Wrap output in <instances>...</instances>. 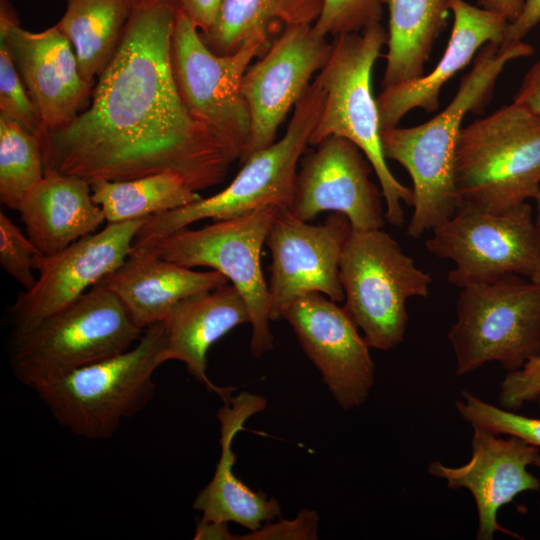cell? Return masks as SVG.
Instances as JSON below:
<instances>
[{"label": "cell", "mask_w": 540, "mask_h": 540, "mask_svg": "<svg viewBox=\"0 0 540 540\" xmlns=\"http://www.w3.org/2000/svg\"><path fill=\"white\" fill-rule=\"evenodd\" d=\"M175 0H131L120 42L91 100L68 125L41 133L45 173L128 180L172 172L195 191L236 160L187 109L171 56Z\"/></svg>", "instance_id": "6da1fadb"}, {"label": "cell", "mask_w": 540, "mask_h": 540, "mask_svg": "<svg viewBox=\"0 0 540 540\" xmlns=\"http://www.w3.org/2000/svg\"><path fill=\"white\" fill-rule=\"evenodd\" d=\"M533 53V47L523 41L505 48L494 43L484 45L472 69L461 79L456 95L439 114L418 126L382 131L386 159L402 165L413 184L414 210L406 230L408 236L418 239L456 213L455 150L463 119L487 104L510 61Z\"/></svg>", "instance_id": "7a4b0ae2"}, {"label": "cell", "mask_w": 540, "mask_h": 540, "mask_svg": "<svg viewBox=\"0 0 540 540\" xmlns=\"http://www.w3.org/2000/svg\"><path fill=\"white\" fill-rule=\"evenodd\" d=\"M388 33L381 23L361 32L335 36L325 66L314 79L324 91V103L309 144L330 136L353 142L370 162L385 201V219L394 226L404 222L402 203L413 205L412 189L392 174L383 152L372 70Z\"/></svg>", "instance_id": "3957f363"}, {"label": "cell", "mask_w": 540, "mask_h": 540, "mask_svg": "<svg viewBox=\"0 0 540 540\" xmlns=\"http://www.w3.org/2000/svg\"><path fill=\"white\" fill-rule=\"evenodd\" d=\"M164 322L144 329L125 352L84 366L34 391L55 420L76 436L109 439L121 421L139 413L155 394L153 374L167 362Z\"/></svg>", "instance_id": "277c9868"}, {"label": "cell", "mask_w": 540, "mask_h": 540, "mask_svg": "<svg viewBox=\"0 0 540 540\" xmlns=\"http://www.w3.org/2000/svg\"><path fill=\"white\" fill-rule=\"evenodd\" d=\"M457 211L501 212L540 188V116L511 103L462 127L455 150Z\"/></svg>", "instance_id": "5b68a950"}, {"label": "cell", "mask_w": 540, "mask_h": 540, "mask_svg": "<svg viewBox=\"0 0 540 540\" xmlns=\"http://www.w3.org/2000/svg\"><path fill=\"white\" fill-rule=\"evenodd\" d=\"M143 331L118 297L98 283L32 328L15 333L11 367L19 381L35 390L127 351Z\"/></svg>", "instance_id": "8992f818"}, {"label": "cell", "mask_w": 540, "mask_h": 540, "mask_svg": "<svg viewBox=\"0 0 540 540\" xmlns=\"http://www.w3.org/2000/svg\"><path fill=\"white\" fill-rule=\"evenodd\" d=\"M323 103L324 91L314 80L296 103L280 140L251 154L222 191L147 218L136 234L133 247L161 239L202 219H229L268 206L289 210L295 196L297 165L309 144Z\"/></svg>", "instance_id": "52a82bcc"}, {"label": "cell", "mask_w": 540, "mask_h": 540, "mask_svg": "<svg viewBox=\"0 0 540 540\" xmlns=\"http://www.w3.org/2000/svg\"><path fill=\"white\" fill-rule=\"evenodd\" d=\"M339 277L345 311L369 347L384 351L403 341L407 300L428 296L432 282L431 275L381 228L351 231L342 250Z\"/></svg>", "instance_id": "ba28073f"}, {"label": "cell", "mask_w": 540, "mask_h": 540, "mask_svg": "<svg viewBox=\"0 0 540 540\" xmlns=\"http://www.w3.org/2000/svg\"><path fill=\"white\" fill-rule=\"evenodd\" d=\"M279 210L268 206L197 230L184 228L133 249L188 268L207 267L222 273L248 306L250 350L260 357L271 351L274 343L261 251Z\"/></svg>", "instance_id": "9c48e42d"}, {"label": "cell", "mask_w": 540, "mask_h": 540, "mask_svg": "<svg viewBox=\"0 0 540 540\" xmlns=\"http://www.w3.org/2000/svg\"><path fill=\"white\" fill-rule=\"evenodd\" d=\"M521 277L461 288L448 333L458 376L493 361L514 371L540 355V285Z\"/></svg>", "instance_id": "30bf717a"}, {"label": "cell", "mask_w": 540, "mask_h": 540, "mask_svg": "<svg viewBox=\"0 0 540 540\" xmlns=\"http://www.w3.org/2000/svg\"><path fill=\"white\" fill-rule=\"evenodd\" d=\"M271 43L266 37L253 36L233 53L216 54L205 44L192 19L177 10L171 56L182 99L192 116L241 161L246 157L251 135L250 112L242 93L243 77L251 61Z\"/></svg>", "instance_id": "8fae6325"}, {"label": "cell", "mask_w": 540, "mask_h": 540, "mask_svg": "<svg viewBox=\"0 0 540 540\" xmlns=\"http://www.w3.org/2000/svg\"><path fill=\"white\" fill-rule=\"evenodd\" d=\"M432 232L426 248L454 262L447 279L459 288L508 275L530 278L540 261V233L528 202L501 212L458 210Z\"/></svg>", "instance_id": "7c38bea8"}, {"label": "cell", "mask_w": 540, "mask_h": 540, "mask_svg": "<svg viewBox=\"0 0 540 540\" xmlns=\"http://www.w3.org/2000/svg\"><path fill=\"white\" fill-rule=\"evenodd\" d=\"M352 231L348 218L333 212L322 225H312L290 210H279L266 238L271 251L268 284L272 321L282 319L287 306L308 293L344 301L339 277L343 247Z\"/></svg>", "instance_id": "4fadbf2b"}, {"label": "cell", "mask_w": 540, "mask_h": 540, "mask_svg": "<svg viewBox=\"0 0 540 540\" xmlns=\"http://www.w3.org/2000/svg\"><path fill=\"white\" fill-rule=\"evenodd\" d=\"M0 43L7 48L36 106L41 133L68 125L88 107L95 83L82 78L74 49L56 25L28 31L20 26L8 0H1Z\"/></svg>", "instance_id": "5bb4252c"}, {"label": "cell", "mask_w": 540, "mask_h": 540, "mask_svg": "<svg viewBox=\"0 0 540 540\" xmlns=\"http://www.w3.org/2000/svg\"><path fill=\"white\" fill-rule=\"evenodd\" d=\"M329 392L344 410L367 400L375 381L369 345L344 307L327 296L308 293L292 301L282 314Z\"/></svg>", "instance_id": "9a60e30c"}, {"label": "cell", "mask_w": 540, "mask_h": 540, "mask_svg": "<svg viewBox=\"0 0 540 540\" xmlns=\"http://www.w3.org/2000/svg\"><path fill=\"white\" fill-rule=\"evenodd\" d=\"M332 43L316 33L313 24L286 27L261 58L249 66L242 93L251 117V135L244 162L251 154L270 146L292 107L312 76L327 63Z\"/></svg>", "instance_id": "2e32d148"}, {"label": "cell", "mask_w": 540, "mask_h": 540, "mask_svg": "<svg viewBox=\"0 0 540 540\" xmlns=\"http://www.w3.org/2000/svg\"><path fill=\"white\" fill-rule=\"evenodd\" d=\"M146 219L107 223L55 255L44 257L34 286L18 295L9 310L14 334L24 332L82 296L119 268L133 250Z\"/></svg>", "instance_id": "e0dca14e"}, {"label": "cell", "mask_w": 540, "mask_h": 540, "mask_svg": "<svg viewBox=\"0 0 540 540\" xmlns=\"http://www.w3.org/2000/svg\"><path fill=\"white\" fill-rule=\"evenodd\" d=\"M315 146L302 161L289 210L307 222L322 212L341 213L353 231L382 228L383 195L370 179L374 170L363 152L338 136L327 137Z\"/></svg>", "instance_id": "ac0fdd59"}, {"label": "cell", "mask_w": 540, "mask_h": 540, "mask_svg": "<svg viewBox=\"0 0 540 540\" xmlns=\"http://www.w3.org/2000/svg\"><path fill=\"white\" fill-rule=\"evenodd\" d=\"M473 428L470 460L462 466L433 461L428 473L444 479L451 489L465 488L473 496L478 514V540H492L496 532L521 538L498 523L499 509L526 491L540 490V480L528 471L540 455L539 448L521 439L499 437Z\"/></svg>", "instance_id": "d6986e66"}, {"label": "cell", "mask_w": 540, "mask_h": 540, "mask_svg": "<svg viewBox=\"0 0 540 540\" xmlns=\"http://www.w3.org/2000/svg\"><path fill=\"white\" fill-rule=\"evenodd\" d=\"M453 26L442 58L427 75L383 88L377 97L381 130L396 127L411 110L434 112L442 87L486 44L501 45L509 21L465 0H448Z\"/></svg>", "instance_id": "ffe728a7"}, {"label": "cell", "mask_w": 540, "mask_h": 540, "mask_svg": "<svg viewBox=\"0 0 540 540\" xmlns=\"http://www.w3.org/2000/svg\"><path fill=\"white\" fill-rule=\"evenodd\" d=\"M228 282L218 271L192 270L133 249L125 262L99 283L118 297L133 321L144 330L164 321L172 308L185 298Z\"/></svg>", "instance_id": "44dd1931"}, {"label": "cell", "mask_w": 540, "mask_h": 540, "mask_svg": "<svg viewBox=\"0 0 540 540\" xmlns=\"http://www.w3.org/2000/svg\"><path fill=\"white\" fill-rule=\"evenodd\" d=\"M225 403L218 412L220 458L212 479L197 494L193 507L201 512V520L233 522L254 531L279 518L281 510L275 498L253 491L234 475L232 443L247 419L266 407V401L259 395L243 392Z\"/></svg>", "instance_id": "7402d4cb"}, {"label": "cell", "mask_w": 540, "mask_h": 540, "mask_svg": "<svg viewBox=\"0 0 540 540\" xmlns=\"http://www.w3.org/2000/svg\"><path fill=\"white\" fill-rule=\"evenodd\" d=\"M163 322L167 361L183 362L191 376L227 402L231 389L215 385L207 376V353L233 328L250 323L248 306L238 289L230 283L185 298Z\"/></svg>", "instance_id": "603a6c76"}, {"label": "cell", "mask_w": 540, "mask_h": 540, "mask_svg": "<svg viewBox=\"0 0 540 540\" xmlns=\"http://www.w3.org/2000/svg\"><path fill=\"white\" fill-rule=\"evenodd\" d=\"M18 212L28 238L46 257L93 234L106 221L88 180L54 172L25 196Z\"/></svg>", "instance_id": "cb8c5ba5"}, {"label": "cell", "mask_w": 540, "mask_h": 540, "mask_svg": "<svg viewBox=\"0 0 540 540\" xmlns=\"http://www.w3.org/2000/svg\"><path fill=\"white\" fill-rule=\"evenodd\" d=\"M389 9L386 68L382 87L424 75L449 10L448 0H384Z\"/></svg>", "instance_id": "d4e9b609"}, {"label": "cell", "mask_w": 540, "mask_h": 540, "mask_svg": "<svg viewBox=\"0 0 540 540\" xmlns=\"http://www.w3.org/2000/svg\"><path fill=\"white\" fill-rule=\"evenodd\" d=\"M323 0H223L213 27L201 34L216 54L236 51L253 36L268 39L280 27L312 24Z\"/></svg>", "instance_id": "484cf974"}, {"label": "cell", "mask_w": 540, "mask_h": 540, "mask_svg": "<svg viewBox=\"0 0 540 540\" xmlns=\"http://www.w3.org/2000/svg\"><path fill=\"white\" fill-rule=\"evenodd\" d=\"M131 9V0H66L55 24L71 43L83 79L96 83L112 58Z\"/></svg>", "instance_id": "4316f807"}, {"label": "cell", "mask_w": 540, "mask_h": 540, "mask_svg": "<svg viewBox=\"0 0 540 540\" xmlns=\"http://www.w3.org/2000/svg\"><path fill=\"white\" fill-rule=\"evenodd\" d=\"M90 184L92 200L101 208L107 223L147 219L202 198L172 172L128 180L97 179Z\"/></svg>", "instance_id": "83f0119b"}, {"label": "cell", "mask_w": 540, "mask_h": 540, "mask_svg": "<svg viewBox=\"0 0 540 540\" xmlns=\"http://www.w3.org/2000/svg\"><path fill=\"white\" fill-rule=\"evenodd\" d=\"M39 137L0 118V202L18 211L25 196L44 178Z\"/></svg>", "instance_id": "f1b7e54d"}, {"label": "cell", "mask_w": 540, "mask_h": 540, "mask_svg": "<svg viewBox=\"0 0 540 540\" xmlns=\"http://www.w3.org/2000/svg\"><path fill=\"white\" fill-rule=\"evenodd\" d=\"M455 402L462 419L472 427H480L497 435H508L540 448V419L494 406L469 391L460 393Z\"/></svg>", "instance_id": "f546056e"}, {"label": "cell", "mask_w": 540, "mask_h": 540, "mask_svg": "<svg viewBox=\"0 0 540 540\" xmlns=\"http://www.w3.org/2000/svg\"><path fill=\"white\" fill-rule=\"evenodd\" d=\"M0 118L14 121L39 137L40 116L7 50L0 43Z\"/></svg>", "instance_id": "4dcf8cb0"}, {"label": "cell", "mask_w": 540, "mask_h": 540, "mask_svg": "<svg viewBox=\"0 0 540 540\" xmlns=\"http://www.w3.org/2000/svg\"><path fill=\"white\" fill-rule=\"evenodd\" d=\"M383 0H323L313 24L317 34L327 37L357 33L381 23Z\"/></svg>", "instance_id": "1f68e13d"}, {"label": "cell", "mask_w": 540, "mask_h": 540, "mask_svg": "<svg viewBox=\"0 0 540 540\" xmlns=\"http://www.w3.org/2000/svg\"><path fill=\"white\" fill-rule=\"evenodd\" d=\"M45 256L26 237L15 223L0 212V264L5 272L20 283L25 290L31 289L36 280L32 270L39 268Z\"/></svg>", "instance_id": "d6a6232c"}, {"label": "cell", "mask_w": 540, "mask_h": 540, "mask_svg": "<svg viewBox=\"0 0 540 540\" xmlns=\"http://www.w3.org/2000/svg\"><path fill=\"white\" fill-rule=\"evenodd\" d=\"M538 400L540 408V355L531 357L517 370L509 371L500 385V407L515 411Z\"/></svg>", "instance_id": "836d02e7"}, {"label": "cell", "mask_w": 540, "mask_h": 540, "mask_svg": "<svg viewBox=\"0 0 540 540\" xmlns=\"http://www.w3.org/2000/svg\"><path fill=\"white\" fill-rule=\"evenodd\" d=\"M319 516L314 510L303 509L291 520L275 519L260 528L237 537L238 540H316Z\"/></svg>", "instance_id": "e575fe53"}, {"label": "cell", "mask_w": 540, "mask_h": 540, "mask_svg": "<svg viewBox=\"0 0 540 540\" xmlns=\"http://www.w3.org/2000/svg\"><path fill=\"white\" fill-rule=\"evenodd\" d=\"M540 23V0H524L519 16L508 24L501 48L522 41V39Z\"/></svg>", "instance_id": "d590c367"}, {"label": "cell", "mask_w": 540, "mask_h": 540, "mask_svg": "<svg viewBox=\"0 0 540 540\" xmlns=\"http://www.w3.org/2000/svg\"><path fill=\"white\" fill-rule=\"evenodd\" d=\"M196 24L201 34L207 33L214 25L223 0H175Z\"/></svg>", "instance_id": "8d00e7d4"}, {"label": "cell", "mask_w": 540, "mask_h": 540, "mask_svg": "<svg viewBox=\"0 0 540 540\" xmlns=\"http://www.w3.org/2000/svg\"><path fill=\"white\" fill-rule=\"evenodd\" d=\"M513 103L540 116V59L526 73Z\"/></svg>", "instance_id": "74e56055"}, {"label": "cell", "mask_w": 540, "mask_h": 540, "mask_svg": "<svg viewBox=\"0 0 540 540\" xmlns=\"http://www.w3.org/2000/svg\"><path fill=\"white\" fill-rule=\"evenodd\" d=\"M228 523L225 522H211L201 520L198 522L194 539H213V540H232L236 539L235 535H232L228 529Z\"/></svg>", "instance_id": "f35d334b"}, {"label": "cell", "mask_w": 540, "mask_h": 540, "mask_svg": "<svg viewBox=\"0 0 540 540\" xmlns=\"http://www.w3.org/2000/svg\"><path fill=\"white\" fill-rule=\"evenodd\" d=\"M478 4L486 10L504 16L511 23L519 16L524 0H478Z\"/></svg>", "instance_id": "ab89813d"}, {"label": "cell", "mask_w": 540, "mask_h": 540, "mask_svg": "<svg viewBox=\"0 0 540 540\" xmlns=\"http://www.w3.org/2000/svg\"><path fill=\"white\" fill-rule=\"evenodd\" d=\"M534 200H535V203H536V215L534 216L535 217V223H536L537 229H538V231L540 233V188H539L537 194L535 195Z\"/></svg>", "instance_id": "60d3db41"}, {"label": "cell", "mask_w": 540, "mask_h": 540, "mask_svg": "<svg viewBox=\"0 0 540 540\" xmlns=\"http://www.w3.org/2000/svg\"><path fill=\"white\" fill-rule=\"evenodd\" d=\"M529 279L540 285V261Z\"/></svg>", "instance_id": "b9f144b4"}, {"label": "cell", "mask_w": 540, "mask_h": 540, "mask_svg": "<svg viewBox=\"0 0 540 540\" xmlns=\"http://www.w3.org/2000/svg\"><path fill=\"white\" fill-rule=\"evenodd\" d=\"M534 465L540 468V455L537 457Z\"/></svg>", "instance_id": "7bdbcfd3"}, {"label": "cell", "mask_w": 540, "mask_h": 540, "mask_svg": "<svg viewBox=\"0 0 540 540\" xmlns=\"http://www.w3.org/2000/svg\"><path fill=\"white\" fill-rule=\"evenodd\" d=\"M539 506H540V503H539Z\"/></svg>", "instance_id": "ee69618b"}]
</instances>
